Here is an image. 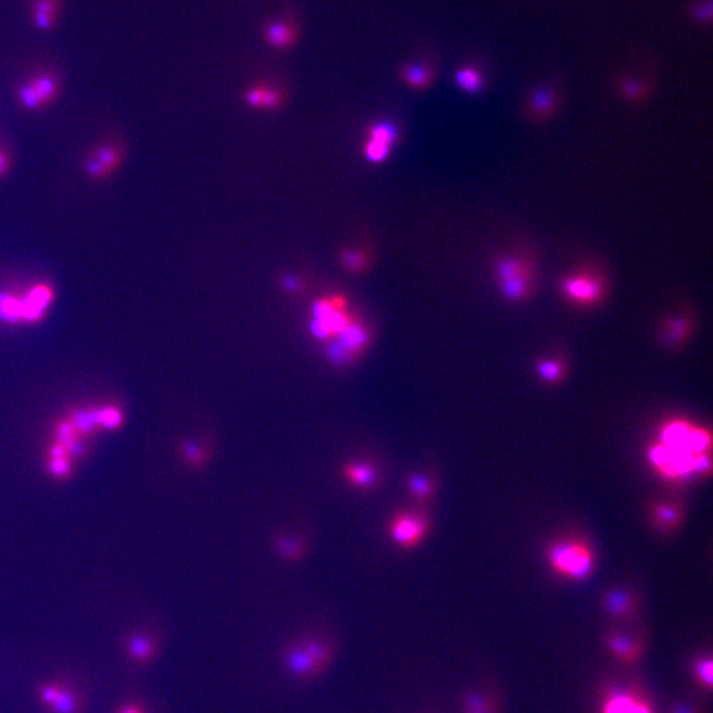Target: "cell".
<instances>
[{
  "instance_id": "cell-39",
  "label": "cell",
  "mask_w": 713,
  "mask_h": 713,
  "mask_svg": "<svg viewBox=\"0 0 713 713\" xmlns=\"http://www.w3.org/2000/svg\"><path fill=\"white\" fill-rule=\"evenodd\" d=\"M8 165H10V161L7 159V155L4 152H0V176L7 172Z\"/></svg>"
},
{
  "instance_id": "cell-7",
  "label": "cell",
  "mask_w": 713,
  "mask_h": 713,
  "mask_svg": "<svg viewBox=\"0 0 713 713\" xmlns=\"http://www.w3.org/2000/svg\"><path fill=\"white\" fill-rule=\"evenodd\" d=\"M660 444L672 451L704 454L711 448V434L688 423L675 420L662 428Z\"/></svg>"
},
{
  "instance_id": "cell-15",
  "label": "cell",
  "mask_w": 713,
  "mask_h": 713,
  "mask_svg": "<svg viewBox=\"0 0 713 713\" xmlns=\"http://www.w3.org/2000/svg\"><path fill=\"white\" fill-rule=\"evenodd\" d=\"M335 342L344 350L353 361L355 355L361 354L369 344V332L360 322L350 321L349 324L338 333Z\"/></svg>"
},
{
  "instance_id": "cell-35",
  "label": "cell",
  "mask_w": 713,
  "mask_h": 713,
  "mask_svg": "<svg viewBox=\"0 0 713 713\" xmlns=\"http://www.w3.org/2000/svg\"><path fill=\"white\" fill-rule=\"evenodd\" d=\"M465 713H490L486 700L480 695H469L465 700Z\"/></svg>"
},
{
  "instance_id": "cell-24",
  "label": "cell",
  "mask_w": 713,
  "mask_h": 713,
  "mask_svg": "<svg viewBox=\"0 0 713 713\" xmlns=\"http://www.w3.org/2000/svg\"><path fill=\"white\" fill-rule=\"evenodd\" d=\"M688 17L703 28H708L712 24V0H691L687 6Z\"/></svg>"
},
{
  "instance_id": "cell-16",
  "label": "cell",
  "mask_w": 713,
  "mask_h": 713,
  "mask_svg": "<svg viewBox=\"0 0 713 713\" xmlns=\"http://www.w3.org/2000/svg\"><path fill=\"white\" fill-rule=\"evenodd\" d=\"M403 81L411 88L425 90L429 88L435 80V65L431 59L423 62H408L400 69Z\"/></svg>"
},
{
  "instance_id": "cell-36",
  "label": "cell",
  "mask_w": 713,
  "mask_h": 713,
  "mask_svg": "<svg viewBox=\"0 0 713 713\" xmlns=\"http://www.w3.org/2000/svg\"><path fill=\"white\" fill-rule=\"evenodd\" d=\"M344 263L345 266L353 270V271H358L361 268H364V257L360 252H354V251H348L345 252L344 255Z\"/></svg>"
},
{
  "instance_id": "cell-20",
  "label": "cell",
  "mask_w": 713,
  "mask_h": 713,
  "mask_svg": "<svg viewBox=\"0 0 713 713\" xmlns=\"http://www.w3.org/2000/svg\"><path fill=\"white\" fill-rule=\"evenodd\" d=\"M81 703L80 695L69 684H59V695L49 707L53 713H80Z\"/></svg>"
},
{
  "instance_id": "cell-26",
  "label": "cell",
  "mask_w": 713,
  "mask_h": 713,
  "mask_svg": "<svg viewBox=\"0 0 713 713\" xmlns=\"http://www.w3.org/2000/svg\"><path fill=\"white\" fill-rule=\"evenodd\" d=\"M605 608L614 617H627L631 611V596L621 589L609 592L605 597Z\"/></svg>"
},
{
  "instance_id": "cell-6",
  "label": "cell",
  "mask_w": 713,
  "mask_h": 713,
  "mask_svg": "<svg viewBox=\"0 0 713 713\" xmlns=\"http://www.w3.org/2000/svg\"><path fill=\"white\" fill-rule=\"evenodd\" d=\"M492 272L495 284L518 277H539L538 258L533 248L518 245L495 255Z\"/></svg>"
},
{
  "instance_id": "cell-32",
  "label": "cell",
  "mask_w": 713,
  "mask_h": 713,
  "mask_svg": "<svg viewBox=\"0 0 713 713\" xmlns=\"http://www.w3.org/2000/svg\"><path fill=\"white\" fill-rule=\"evenodd\" d=\"M181 453H183V457L187 460V463H189L190 465H203L207 460L204 448H201L200 445H197L194 443H189V441H185L181 445Z\"/></svg>"
},
{
  "instance_id": "cell-30",
  "label": "cell",
  "mask_w": 713,
  "mask_h": 713,
  "mask_svg": "<svg viewBox=\"0 0 713 713\" xmlns=\"http://www.w3.org/2000/svg\"><path fill=\"white\" fill-rule=\"evenodd\" d=\"M277 547L279 553L287 560H297L303 556V544L293 539L280 535L277 539Z\"/></svg>"
},
{
  "instance_id": "cell-2",
  "label": "cell",
  "mask_w": 713,
  "mask_h": 713,
  "mask_svg": "<svg viewBox=\"0 0 713 713\" xmlns=\"http://www.w3.org/2000/svg\"><path fill=\"white\" fill-rule=\"evenodd\" d=\"M55 291L46 283L30 287L26 295L0 292V321L7 324L39 322L52 306Z\"/></svg>"
},
{
  "instance_id": "cell-25",
  "label": "cell",
  "mask_w": 713,
  "mask_h": 713,
  "mask_svg": "<svg viewBox=\"0 0 713 713\" xmlns=\"http://www.w3.org/2000/svg\"><path fill=\"white\" fill-rule=\"evenodd\" d=\"M57 14V1L56 0H36L33 4V19L35 24L41 28L48 30L52 27L53 20Z\"/></svg>"
},
{
  "instance_id": "cell-23",
  "label": "cell",
  "mask_w": 713,
  "mask_h": 713,
  "mask_svg": "<svg viewBox=\"0 0 713 713\" xmlns=\"http://www.w3.org/2000/svg\"><path fill=\"white\" fill-rule=\"evenodd\" d=\"M611 653L622 662H633L640 655V646L636 642L622 636H611L606 640Z\"/></svg>"
},
{
  "instance_id": "cell-17",
  "label": "cell",
  "mask_w": 713,
  "mask_h": 713,
  "mask_svg": "<svg viewBox=\"0 0 713 713\" xmlns=\"http://www.w3.org/2000/svg\"><path fill=\"white\" fill-rule=\"evenodd\" d=\"M122 161V154L117 148L103 147L100 148L88 161V174L94 177H103L111 174Z\"/></svg>"
},
{
  "instance_id": "cell-21",
  "label": "cell",
  "mask_w": 713,
  "mask_h": 713,
  "mask_svg": "<svg viewBox=\"0 0 713 713\" xmlns=\"http://www.w3.org/2000/svg\"><path fill=\"white\" fill-rule=\"evenodd\" d=\"M246 102L252 107L274 109L281 102V95L275 89L257 86L246 93Z\"/></svg>"
},
{
  "instance_id": "cell-41",
  "label": "cell",
  "mask_w": 713,
  "mask_h": 713,
  "mask_svg": "<svg viewBox=\"0 0 713 713\" xmlns=\"http://www.w3.org/2000/svg\"><path fill=\"white\" fill-rule=\"evenodd\" d=\"M672 713H692V711H691V710H688V708H685L683 705H679V707H675V708L672 710Z\"/></svg>"
},
{
  "instance_id": "cell-28",
  "label": "cell",
  "mask_w": 713,
  "mask_h": 713,
  "mask_svg": "<svg viewBox=\"0 0 713 713\" xmlns=\"http://www.w3.org/2000/svg\"><path fill=\"white\" fill-rule=\"evenodd\" d=\"M407 486L409 492H411V494L414 495L416 499H420V501L428 499L434 493L432 481L427 479V477H424L422 474H412V476H409L407 480Z\"/></svg>"
},
{
  "instance_id": "cell-13",
  "label": "cell",
  "mask_w": 713,
  "mask_h": 713,
  "mask_svg": "<svg viewBox=\"0 0 713 713\" xmlns=\"http://www.w3.org/2000/svg\"><path fill=\"white\" fill-rule=\"evenodd\" d=\"M296 640L306 650V654L312 658L321 674L333 663L335 647L332 640H326L317 634H306Z\"/></svg>"
},
{
  "instance_id": "cell-4",
  "label": "cell",
  "mask_w": 713,
  "mask_h": 713,
  "mask_svg": "<svg viewBox=\"0 0 713 713\" xmlns=\"http://www.w3.org/2000/svg\"><path fill=\"white\" fill-rule=\"evenodd\" d=\"M563 81L553 74L539 81L524 95V114L533 123H544L555 117L563 102Z\"/></svg>"
},
{
  "instance_id": "cell-12",
  "label": "cell",
  "mask_w": 713,
  "mask_h": 713,
  "mask_svg": "<svg viewBox=\"0 0 713 713\" xmlns=\"http://www.w3.org/2000/svg\"><path fill=\"white\" fill-rule=\"evenodd\" d=\"M59 91V84L49 75H39L19 91V100L24 107L35 110L53 101Z\"/></svg>"
},
{
  "instance_id": "cell-11",
  "label": "cell",
  "mask_w": 713,
  "mask_h": 713,
  "mask_svg": "<svg viewBox=\"0 0 713 713\" xmlns=\"http://www.w3.org/2000/svg\"><path fill=\"white\" fill-rule=\"evenodd\" d=\"M281 663L284 669L299 680L306 682L321 675L320 669L296 640H292L283 649Z\"/></svg>"
},
{
  "instance_id": "cell-40",
  "label": "cell",
  "mask_w": 713,
  "mask_h": 713,
  "mask_svg": "<svg viewBox=\"0 0 713 713\" xmlns=\"http://www.w3.org/2000/svg\"><path fill=\"white\" fill-rule=\"evenodd\" d=\"M120 713H143V711H142V708H140V707H138V705H129V707H126V708H124V710H123Z\"/></svg>"
},
{
  "instance_id": "cell-18",
  "label": "cell",
  "mask_w": 713,
  "mask_h": 713,
  "mask_svg": "<svg viewBox=\"0 0 713 713\" xmlns=\"http://www.w3.org/2000/svg\"><path fill=\"white\" fill-rule=\"evenodd\" d=\"M267 44L275 49H287L297 40V32L291 24L284 21H272L266 26L263 32Z\"/></svg>"
},
{
  "instance_id": "cell-31",
  "label": "cell",
  "mask_w": 713,
  "mask_h": 713,
  "mask_svg": "<svg viewBox=\"0 0 713 713\" xmlns=\"http://www.w3.org/2000/svg\"><path fill=\"white\" fill-rule=\"evenodd\" d=\"M396 129L390 123H379L370 130V140L385 146H391L396 140Z\"/></svg>"
},
{
  "instance_id": "cell-5",
  "label": "cell",
  "mask_w": 713,
  "mask_h": 713,
  "mask_svg": "<svg viewBox=\"0 0 713 713\" xmlns=\"http://www.w3.org/2000/svg\"><path fill=\"white\" fill-rule=\"evenodd\" d=\"M548 559L553 569L569 579H586L595 567L591 550L577 541L556 543L548 551Z\"/></svg>"
},
{
  "instance_id": "cell-9",
  "label": "cell",
  "mask_w": 713,
  "mask_h": 713,
  "mask_svg": "<svg viewBox=\"0 0 713 713\" xmlns=\"http://www.w3.org/2000/svg\"><path fill=\"white\" fill-rule=\"evenodd\" d=\"M694 311L688 306H683L660 321L658 333L665 345L674 348L682 345L691 335L694 331Z\"/></svg>"
},
{
  "instance_id": "cell-3",
  "label": "cell",
  "mask_w": 713,
  "mask_h": 713,
  "mask_svg": "<svg viewBox=\"0 0 713 713\" xmlns=\"http://www.w3.org/2000/svg\"><path fill=\"white\" fill-rule=\"evenodd\" d=\"M655 64L647 52L637 53L614 78V88L626 102L640 104L653 93Z\"/></svg>"
},
{
  "instance_id": "cell-37",
  "label": "cell",
  "mask_w": 713,
  "mask_h": 713,
  "mask_svg": "<svg viewBox=\"0 0 713 713\" xmlns=\"http://www.w3.org/2000/svg\"><path fill=\"white\" fill-rule=\"evenodd\" d=\"M59 691V684H55V685H45L40 688V695L41 698L44 701L45 704L48 705H52L53 701L57 698Z\"/></svg>"
},
{
  "instance_id": "cell-22",
  "label": "cell",
  "mask_w": 713,
  "mask_h": 713,
  "mask_svg": "<svg viewBox=\"0 0 713 713\" xmlns=\"http://www.w3.org/2000/svg\"><path fill=\"white\" fill-rule=\"evenodd\" d=\"M126 643H127V649L131 654L132 659L136 662L149 660L156 651L155 640L151 637L132 634L127 638Z\"/></svg>"
},
{
  "instance_id": "cell-34",
  "label": "cell",
  "mask_w": 713,
  "mask_h": 713,
  "mask_svg": "<svg viewBox=\"0 0 713 713\" xmlns=\"http://www.w3.org/2000/svg\"><path fill=\"white\" fill-rule=\"evenodd\" d=\"M390 152V147L385 146V145H380L377 142H373V140H369V143L364 147V154H366V158L373 163H379V161H383L387 155Z\"/></svg>"
},
{
  "instance_id": "cell-19",
  "label": "cell",
  "mask_w": 713,
  "mask_h": 713,
  "mask_svg": "<svg viewBox=\"0 0 713 713\" xmlns=\"http://www.w3.org/2000/svg\"><path fill=\"white\" fill-rule=\"evenodd\" d=\"M344 474L351 485L369 489L377 482V470L367 463H349L345 465Z\"/></svg>"
},
{
  "instance_id": "cell-10",
  "label": "cell",
  "mask_w": 713,
  "mask_h": 713,
  "mask_svg": "<svg viewBox=\"0 0 713 713\" xmlns=\"http://www.w3.org/2000/svg\"><path fill=\"white\" fill-rule=\"evenodd\" d=\"M454 82L467 94H480L488 85V71L483 59L470 55L454 72Z\"/></svg>"
},
{
  "instance_id": "cell-29",
  "label": "cell",
  "mask_w": 713,
  "mask_h": 713,
  "mask_svg": "<svg viewBox=\"0 0 713 713\" xmlns=\"http://www.w3.org/2000/svg\"><path fill=\"white\" fill-rule=\"evenodd\" d=\"M655 522L660 524L662 527H672L679 522L680 519V511L678 508L669 503H660L654 508Z\"/></svg>"
},
{
  "instance_id": "cell-14",
  "label": "cell",
  "mask_w": 713,
  "mask_h": 713,
  "mask_svg": "<svg viewBox=\"0 0 713 713\" xmlns=\"http://www.w3.org/2000/svg\"><path fill=\"white\" fill-rule=\"evenodd\" d=\"M602 713H654L650 703L630 692H613L602 705Z\"/></svg>"
},
{
  "instance_id": "cell-27",
  "label": "cell",
  "mask_w": 713,
  "mask_h": 713,
  "mask_svg": "<svg viewBox=\"0 0 713 713\" xmlns=\"http://www.w3.org/2000/svg\"><path fill=\"white\" fill-rule=\"evenodd\" d=\"M537 370L539 377L547 383H556L563 378L566 371L564 364L560 360H541L538 362Z\"/></svg>"
},
{
  "instance_id": "cell-1",
  "label": "cell",
  "mask_w": 713,
  "mask_h": 713,
  "mask_svg": "<svg viewBox=\"0 0 713 713\" xmlns=\"http://www.w3.org/2000/svg\"><path fill=\"white\" fill-rule=\"evenodd\" d=\"M555 288L568 306L579 309L596 308L609 296V271L600 261L585 258L557 277Z\"/></svg>"
},
{
  "instance_id": "cell-38",
  "label": "cell",
  "mask_w": 713,
  "mask_h": 713,
  "mask_svg": "<svg viewBox=\"0 0 713 713\" xmlns=\"http://www.w3.org/2000/svg\"><path fill=\"white\" fill-rule=\"evenodd\" d=\"M283 284H284L286 290H288V291L295 292L297 291V290H300V281H299V279H296V277H284Z\"/></svg>"
},
{
  "instance_id": "cell-33",
  "label": "cell",
  "mask_w": 713,
  "mask_h": 713,
  "mask_svg": "<svg viewBox=\"0 0 713 713\" xmlns=\"http://www.w3.org/2000/svg\"><path fill=\"white\" fill-rule=\"evenodd\" d=\"M698 680L707 688H711L713 683V663L711 658H704L695 667Z\"/></svg>"
},
{
  "instance_id": "cell-8",
  "label": "cell",
  "mask_w": 713,
  "mask_h": 713,
  "mask_svg": "<svg viewBox=\"0 0 713 713\" xmlns=\"http://www.w3.org/2000/svg\"><path fill=\"white\" fill-rule=\"evenodd\" d=\"M389 530L391 538L398 546L412 548L418 546V543L427 534L428 521L419 512H398L390 522Z\"/></svg>"
}]
</instances>
